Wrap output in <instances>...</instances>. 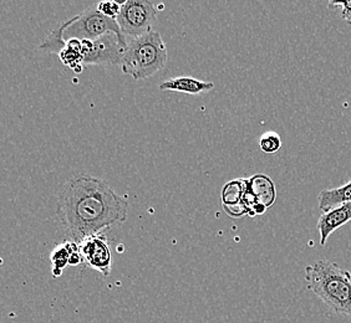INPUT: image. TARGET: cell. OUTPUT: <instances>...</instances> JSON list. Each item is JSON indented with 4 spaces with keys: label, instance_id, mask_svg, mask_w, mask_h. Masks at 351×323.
Masks as SVG:
<instances>
[{
    "label": "cell",
    "instance_id": "3957f363",
    "mask_svg": "<svg viewBox=\"0 0 351 323\" xmlns=\"http://www.w3.org/2000/svg\"><path fill=\"white\" fill-rule=\"evenodd\" d=\"M167 59L169 53L162 35L152 30L128 41L122 57V73L130 75L134 80H145L161 71Z\"/></svg>",
    "mask_w": 351,
    "mask_h": 323
},
{
    "label": "cell",
    "instance_id": "ac0fdd59",
    "mask_svg": "<svg viewBox=\"0 0 351 323\" xmlns=\"http://www.w3.org/2000/svg\"><path fill=\"white\" fill-rule=\"evenodd\" d=\"M329 8H339L341 19L351 25V0L349 1H330Z\"/></svg>",
    "mask_w": 351,
    "mask_h": 323
},
{
    "label": "cell",
    "instance_id": "5b68a950",
    "mask_svg": "<svg viewBox=\"0 0 351 323\" xmlns=\"http://www.w3.org/2000/svg\"><path fill=\"white\" fill-rule=\"evenodd\" d=\"M157 10L147 0H128L121 3V12L117 16V24L123 36L138 38L152 31Z\"/></svg>",
    "mask_w": 351,
    "mask_h": 323
},
{
    "label": "cell",
    "instance_id": "8992f818",
    "mask_svg": "<svg viewBox=\"0 0 351 323\" xmlns=\"http://www.w3.org/2000/svg\"><path fill=\"white\" fill-rule=\"evenodd\" d=\"M128 41L112 31L94 41H82V65H121Z\"/></svg>",
    "mask_w": 351,
    "mask_h": 323
},
{
    "label": "cell",
    "instance_id": "4fadbf2b",
    "mask_svg": "<svg viewBox=\"0 0 351 323\" xmlns=\"http://www.w3.org/2000/svg\"><path fill=\"white\" fill-rule=\"evenodd\" d=\"M60 60L64 65H66L70 68H73L76 73H82V61H84V55H82V42L80 40L66 41V47L61 51Z\"/></svg>",
    "mask_w": 351,
    "mask_h": 323
},
{
    "label": "cell",
    "instance_id": "7c38bea8",
    "mask_svg": "<svg viewBox=\"0 0 351 323\" xmlns=\"http://www.w3.org/2000/svg\"><path fill=\"white\" fill-rule=\"evenodd\" d=\"M77 250H79V244L73 240L61 242L55 246L50 254V263L53 265L54 277H60L62 275V271L68 266L70 261V256Z\"/></svg>",
    "mask_w": 351,
    "mask_h": 323
},
{
    "label": "cell",
    "instance_id": "2e32d148",
    "mask_svg": "<svg viewBox=\"0 0 351 323\" xmlns=\"http://www.w3.org/2000/svg\"><path fill=\"white\" fill-rule=\"evenodd\" d=\"M259 147L264 153H277L279 149L282 148V137L278 135L277 132L268 131L259 138Z\"/></svg>",
    "mask_w": 351,
    "mask_h": 323
},
{
    "label": "cell",
    "instance_id": "ba28073f",
    "mask_svg": "<svg viewBox=\"0 0 351 323\" xmlns=\"http://www.w3.org/2000/svg\"><path fill=\"white\" fill-rule=\"evenodd\" d=\"M277 199L276 184L268 175H256L248 178V184L244 193L243 201L250 209V213L257 204L270 208Z\"/></svg>",
    "mask_w": 351,
    "mask_h": 323
},
{
    "label": "cell",
    "instance_id": "9c48e42d",
    "mask_svg": "<svg viewBox=\"0 0 351 323\" xmlns=\"http://www.w3.org/2000/svg\"><path fill=\"white\" fill-rule=\"evenodd\" d=\"M349 222H351V203L340 204L338 207H334L324 211L319 218L317 225L322 246H324L329 236L335 230L343 228Z\"/></svg>",
    "mask_w": 351,
    "mask_h": 323
},
{
    "label": "cell",
    "instance_id": "9a60e30c",
    "mask_svg": "<svg viewBox=\"0 0 351 323\" xmlns=\"http://www.w3.org/2000/svg\"><path fill=\"white\" fill-rule=\"evenodd\" d=\"M69 25H70V21H65L61 24L60 27H56L50 34L47 35L45 40L43 41L39 47L41 51L60 54L61 51L66 47V41L64 39V33Z\"/></svg>",
    "mask_w": 351,
    "mask_h": 323
},
{
    "label": "cell",
    "instance_id": "6da1fadb",
    "mask_svg": "<svg viewBox=\"0 0 351 323\" xmlns=\"http://www.w3.org/2000/svg\"><path fill=\"white\" fill-rule=\"evenodd\" d=\"M129 203L100 178L79 175L62 184L56 216L73 242H79L128 219Z\"/></svg>",
    "mask_w": 351,
    "mask_h": 323
},
{
    "label": "cell",
    "instance_id": "52a82bcc",
    "mask_svg": "<svg viewBox=\"0 0 351 323\" xmlns=\"http://www.w3.org/2000/svg\"><path fill=\"white\" fill-rule=\"evenodd\" d=\"M79 251L84 263L90 269L101 272L104 276H108L111 274L112 256L106 236L96 234L85 237L79 242Z\"/></svg>",
    "mask_w": 351,
    "mask_h": 323
},
{
    "label": "cell",
    "instance_id": "5bb4252c",
    "mask_svg": "<svg viewBox=\"0 0 351 323\" xmlns=\"http://www.w3.org/2000/svg\"><path fill=\"white\" fill-rule=\"evenodd\" d=\"M248 178L242 179H234L227 183L222 190V205L224 207H232L244 203V192L247 189Z\"/></svg>",
    "mask_w": 351,
    "mask_h": 323
},
{
    "label": "cell",
    "instance_id": "d6986e66",
    "mask_svg": "<svg viewBox=\"0 0 351 323\" xmlns=\"http://www.w3.org/2000/svg\"><path fill=\"white\" fill-rule=\"evenodd\" d=\"M84 263V260H82V254H80V251L77 250V251H75L70 256V261H69V265H71V266H77V265H80V263Z\"/></svg>",
    "mask_w": 351,
    "mask_h": 323
},
{
    "label": "cell",
    "instance_id": "277c9868",
    "mask_svg": "<svg viewBox=\"0 0 351 323\" xmlns=\"http://www.w3.org/2000/svg\"><path fill=\"white\" fill-rule=\"evenodd\" d=\"M111 31L123 36L115 19L105 16L97 10V8L91 7L70 19V25L64 33V39L65 41L73 39L94 41Z\"/></svg>",
    "mask_w": 351,
    "mask_h": 323
},
{
    "label": "cell",
    "instance_id": "8fae6325",
    "mask_svg": "<svg viewBox=\"0 0 351 323\" xmlns=\"http://www.w3.org/2000/svg\"><path fill=\"white\" fill-rule=\"evenodd\" d=\"M345 203H351V178L339 188L323 189L317 196V205L323 213Z\"/></svg>",
    "mask_w": 351,
    "mask_h": 323
},
{
    "label": "cell",
    "instance_id": "30bf717a",
    "mask_svg": "<svg viewBox=\"0 0 351 323\" xmlns=\"http://www.w3.org/2000/svg\"><path fill=\"white\" fill-rule=\"evenodd\" d=\"M161 91H175V92H182L187 94H199L204 92H210V90L215 88L213 82L198 80L195 77L189 76H181V77H173L169 80L163 81L160 83Z\"/></svg>",
    "mask_w": 351,
    "mask_h": 323
},
{
    "label": "cell",
    "instance_id": "7a4b0ae2",
    "mask_svg": "<svg viewBox=\"0 0 351 323\" xmlns=\"http://www.w3.org/2000/svg\"><path fill=\"white\" fill-rule=\"evenodd\" d=\"M306 289L338 315L351 316V272L329 260H317L305 268Z\"/></svg>",
    "mask_w": 351,
    "mask_h": 323
},
{
    "label": "cell",
    "instance_id": "e0dca14e",
    "mask_svg": "<svg viewBox=\"0 0 351 323\" xmlns=\"http://www.w3.org/2000/svg\"><path fill=\"white\" fill-rule=\"evenodd\" d=\"M97 10L100 13L104 14L105 16L111 18V19H117L119 14L121 12V4L120 3H116V1H100L97 5Z\"/></svg>",
    "mask_w": 351,
    "mask_h": 323
}]
</instances>
